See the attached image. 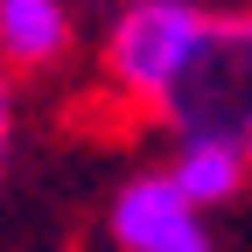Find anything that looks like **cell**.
I'll return each mask as SVG.
<instances>
[{"label":"cell","instance_id":"cell-2","mask_svg":"<svg viewBox=\"0 0 252 252\" xmlns=\"http://www.w3.org/2000/svg\"><path fill=\"white\" fill-rule=\"evenodd\" d=\"M196 28H203V7H196V0H126V7L105 21V42H98L105 84L133 112L154 119L161 98L175 91L189 49H196Z\"/></svg>","mask_w":252,"mask_h":252},{"label":"cell","instance_id":"cell-4","mask_svg":"<svg viewBox=\"0 0 252 252\" xmlns=\"http://www.w3.org/2000/svg\"><path fill=\"white\" fill-rule=\"evenodd\" d=\"M77 49V14L63 0H0V70H56Z\"/></svg>","mask_w":252,"mask_h":252},{"label":"cell","instance_id":"cell-1","mask_svg":"<svg viewBox=\"0 0 252 252\" xmlns=\"http://www.w3.org/2000/svg\"><path fill=\"white\" fill-rule=\"evenodd\" d=\"M154 119L175 147H231L252 161V7H203L196 49Z\"/></svg>","mask_w":252,"mask_h":252},{"label":"cell","instance_id":"cell-3","mask_svg":"<svg viewBox=\"0 0 252 252\" xmlns=\"http://www.w3.org/2000/svg\"><path fill=\"white\" fill-rule=\"evenodd\" d=\"M105 231L119 252H217L210 217L182 196L168 175H133L105 210Z\"/></svg>","mask_w":252,"mask_h":252},{"label":"cell","instance_id":"cell-6","mask_svg":"<svg viewBox=\"0 0 252 252\" xmlns=\"http://www.w3.org/2000/svg\"><path fill=\"white\" fill-rule=\"evenodd\" d=\"M7 147H14V77L0 70V168H7Z\"/></svg>","mask_w":252,"mask_h":252},{"label":"cell","instance_id":"cell-5","mask_svg":"<svg viewBox=\"0 0 252 252\" xmlns=\"http://www.w3.org/2000/svg\"><path fill=\"white\" fill-rule=\"evenodd\" d=\"M161 175L210 217L217 203H231L238 189L252 182V161H245V154H231V147H175V161H168Z\"/></svg>","mask_w":252,"mask_h":252}]
</instances>
